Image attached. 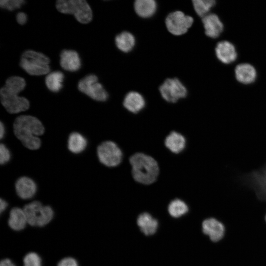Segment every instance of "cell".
<instances>
[{"label":"cell","mask_w":266,"mask_h":266,"mask_svg":"<svg viewBox=\"0 0 266 266\" xmlns=\"http://www.w3.org/2000/svg\"><path fill=\"white\" fill-rule=\"evenodd\" d=\"M8 203L7 202L2 199L0 200V212L2 213L7 208Z\"/></svg>","instance_id":"34"},{"label":"cell","mask_w":266,"mask_h":266,"mask_svg":"<svg viewBox=\"0 0 266 266\" xmlns=\"http://www.w3.org/2000/svg\"><path fill=\"white\" fill-rule=\"evenodd\" d=\"M16 18L17 22L20 25L25 24L28 20L27 14L23 12L18 13L16 15Z\"/></svg>","instance_id":"32"},{"label":"cell","mask_w":266,"mask_h":266,"mask_svg":"<svg viewBox=\"0 0 266 266\" xmlns=\"http://www.w3.org/2000/svg\"><path fill=\"white\" fill-rule=\"evenodd\" d=\"M60 65L67 71H76L81 66V59L78 53L72 50H64L60 54Z\"/></svg>","instance_id":"16"},{"label":"cell","mask_w":266,"mask_h":266,"mask_svg":"<svg viewBox=\"0 0 266 266\" xmlns=\"http://www.w3.org/2000/svg\"><path fill=\"white\" fill-rule=\"evenodd\" d=\"M5 133V126H4V124L2 122H0V137L1 139L2 138L4 137Z\"/></svg>","instance_id":"35"},{"label":"cell","mask_w":266,"mask_h":266,"mask_svg":"<svg viewBox=\"0 0 266 266\" xmlns=\"http://www.w3.org/2000/svg\"><path fill=\"white\" fill-rule=\"evenodd\" d=\"M0 266H16L9 259H4L0 261Z\"/></svg>","instance_id":"33"},{"label":"cell","mask_w":266,"mask_h":266,"mask_svg":"<svg viewBox=\"0 0 266 266\" xmlns=\"http://www.w3.org/2000/svg\"><path fill=\"white\" fill-rule=\"evenodd\" d=\"M169 215L174 218H178L188 212L187 204L182 200L176 199L171 201L167 207Z\"/></svg>","instance_id":"26"},{"label":"cell","mask_w":266,"mask_h":266,"mask_svg":"<svg viewBox=\"0 0 266 266\" xmlns=\"http://www.w3.org/2000/svg\"><path fill=\"white\" fill-rule=\"evenodd\" d=\"M165 22L170 33L174 35H181L185 33L192 26L194 19L181 11H175L167 16Z\"/></svg>","instance_id":"10"},{"label":"cell","mask_w":266,"mask_h":266,"mask_svg":"<svg viewBox=\"0 0 266 266\" xmlns=\"http://www.w3.org/2000/svg\"><path fill=\"white\" fill-rule=\"evenodd\" d=\"M202 22L205 34L210 38L218 37L223 31V23L215 13H209L202 18Z\"/></svg>","instance_id":"14"},{"label":"cell","mask_w":266,"mask_h":266,"mask_svg":"<svg viewBox=\"0 0 266 266\" xmlns=\"http://www.w3.org/2000/svg\"><path fill=\"white\" fill-rule=\"evenodd\" d=\"M24 3V0H1L0 1V7L9 11L20 8Z\"/></svg>","instance_id":"29"},{"label":"cell","mask_w":266,"mask_h":266,"mask_svg":"<svg viewBox=\"0 0 266 266\" xmlns=\"http://www.w3.org/2000/svg\"><path fill=\"white\" fill-rule=\"evenodd\" d=\"M186 139L181 133L173 131L166 138L165 144L166 147L171 152L178 154L185 148Z\"/></svg>","instance_id":"20"},{"label":"cell","mask_w":266,"mask_h":266,"mask_svg":"<svg viewBox=\"0 0 266 266\" xmlns=\"http://www.w3.org/2000/svg\"><path fill=\"white\" fill-rule=\"evenodd\" d=\"M123 105L129 111L137 113L145 107V101L140 94L137 92L131 91L125 96Z\"/></svg>","instance_id":"18"},{"label":"cell","mask_w":266,"mask_h":266,"mask_svg":"<svg viewBox=\"0 0 266 266\" xmlns=\"http://www.w3.org/2000/svg\"><path fill=\"white\" fill-rule=\"evenodd\" d=\"M136 223L140 231L145 235L154 234L158 227V221L147 212L141 213L137 218Z\"/></svg>","instance_id":"19"},{"label":"cell","mask_w":266,"mask_h":266,"mask_svg":"<svg viewBox=\"0 0 266 266\" xmlns=\"http://www.w3.org/2000/svg\"><path fill=\"white\" fill-rule=\"evenodd\" d=\"M15 190L19 198L23 200H28L32 198L35 195L37 186L32 178L23 176L16 181Z\"/></svg>","instance_id":"15"},{"label":"cell","mask_w":266,"mask_h":266,"mask_svg":"<svg viewBox=\"0 0 266 266\" xmlns=\"http://www.w3.org/2000/svg\"><path fill=\"white\" fill-rule=\"evenodd\" d=\"M97 155L102 164L110 167L118 166L123 159L121 149L112 141H106L100 144L97 148Z\"/></svg>","instance_id":"8"},{"label":"cell","mask_w":266,"mask_h":266,"mask_svg":"<svg viewBox=\"0 0 266 266\" xmlns=\"http://www.w3.org/2000/svg\"><path fill=\"white\" fill-rule=\"evenodd\" d=\"M115 42L117 48L124 53L131 51L135 44L134 35L131 33L124 31L117 35Z\"/></svg>","instance_id":"24"},{"label":"cell","mask_w":266,"mask_h":266,"mask_svg":"<svg viewBox=\"0 0 266 266\" xmlns=\"http://www.w3.org/2000/svg\"><path fill=\"white\" fill-rule=\"evenodd\" d=\"M202 233L209 236L213 242L220 240L225 233V227L219 221L214 218L205 219L202 223Z\"/></svg>","instance_id":"12"},{"label":"cell","mask_w":266,"mask_h":266,"mask_svg":"<svg viewBox=\"0 0 266 266\" xmlns=\"http://www.w3.org/2000/svg\"><path fill=\"white\" fill-rule=\"evenodd\" d=\"M23 210L28 223L32 226L43 227L48 224L54 216V211L50 206L43 205L38 201L26 204Z\"/></svg>","instance_id":"6"},{"label":"cell","mask_w":266,"mask_h":266,"mask_svg":"<svg viewBox=\"0 0 266 266\" xmlns=\"http://www.w3.org/2000/svg\"><path fill=\"white\" fill-rule=\"evenodd\" d=\"M87 143V139L82 134L73 132L68 136L67 147L71 153L79 154L85 150Z\"/></svg>","instance_id":"23"},{"label":"cell","mask_w":266,"mask_h":266,"mask_svg":"<svg viewBox=\"0 0 266 266\" xmlns=\"http://www.w3.org/2000/svg\"><path fill=\"white\" fill-rule=\"evenodd\" d=\"M265 220H266V216H265Z\"/></svg>","instance_id":"36"},{"label":"cell","mask_w":266,"mask_h":266,"mask_svg":"<svg viewBox=\"0 0 266 266\" xmlns=\"http://www.w3.org/2000/svg\"><path fill=\"white\" fill-rule=\"evenodd\" d=\"M192 2L195 12L202 18L209 14L210 9L216 4L215 0H194Z\"/></svg>","instance_id":"27"},{"label":"cell","mask_w":266,"mask_h":266,"mask_svg":"<svg viewBox=\"0 0 266 266\" xmlns=\"http://www.w3.org/2000/svg\"><path fill=\"white\" fill-rule=\"evenodd\" d=\"M78 88L80 92L96 101H104L108 97L107 91L98 82V78L95 74H89L81 79L78 82Z\"/></svg>","instance_id":"9"},{"label":"cell","mask_w":266,"mask_h":266,"mask_svg":"<svg viewBox=\"0 0 266 266\" xmlns=\"http://www.w3.org/2000/svg\"><path fill=\"white\" fill-rule=\"evenodd\" d=\"M44 127L37 118L31 115H20L13 123L15 135L23 145L30 150H36L41 146L39 136L44 133Z\"/></svg>","instance_id":"1"},{"label":"cell","mask_w":266,"mask_h":266,"mask_svg":"<svg viewBox=\"0 0 266 266\" xmlns=\"http://www.w3.org/2000/svg\"><path fill=\"white\" fill-rule=\"evenodd\" d=\"M56 6L61 13L73 14L81 23H88L92 19V9L85 0H58Z\"/></svg>","instance_id":"5"},{"label":"cell","mask_w":266,"mask_h":266,"mask_svg":"<svg viewBox=\"0 0 266 266\" xmlns=\"http://www.w3.org/2000/svg\"><path fill=\"white\" fill-rule=\"evenodd\" d=\"M159 91L162 98L169 102H176L187 95L186 87L176 78L165 80L160 86Z\"/></svg>","instance_id":"11"},{"label":"cell","mask_w":266,"mask_h":266,"mask_svg":"<svg viewBox=\"0 0 266 266\" xmlns=\"http://www.w3.org/2000/svg\"><path fill=\"white\" fill-rule=\"evenodd\" d=\"M234 75L236 80L243 84L253 83L257 78L255 68L249 63L237 65L234 69Z\"/></svg>","instance_id":"17"},{"label":"cell","mask_w":266,"mask_h":266,"mask_svg":"<svg viewBox=\"0 0 266 266\" xmlns=\"http://www.w3.org/2000/svg\"><path fill=\"white\" fill-rule=\"evenodd\" d=\"M157 8V2L154 0H136L134 3L135 13L143 18L152 17L155 13Z\"/></svg>","instance_id":"21"},{"label":"cell","mask_w":266,"mask_h":266,"mask_svg":"<svg viewBox=\"0 0 266 266\" xmlns=\"http://www.w3.org/2000/svg\"><path fill=\"white\" fill-rule=\"evenodd\" d=\"M11 154L8 148L4 144L0 145V163L4 165L10 160Z\"/></svg>","instance_id":"30"},{"label":"cell","mask_w":266,"mask_h":266,"mask_svg":"<svg viewBox=\"0 0 266 266\" xmlns=\"http://www.w3.org/2000/svg\"><path fill=\"white\" fill-rule=\"evenodd\" d=\"M130 163L132 176L136 182L149 185L157 180L159 167L153 157L143 153H136L130 157Z\"/></svg>","instance_id":"3"},{"label":"cell","mask_w":266,"mask_h":266,"mask_svg":"<svg viewBox=\"0 0 266 266\" xmlns=\"http://www.w3.org/2000/svg\"><path fill=\"white\" fill-rule=\"evenodd\" d=\"M64 75L61 71H55L49 72L45 77V84L51 92H59L63 87Z\"/></svg>","instance_id":"25"},{"label":"cell","mask_w":266,"mask_h":266,"mask_svg":"<svg viewBox=\"0 0 266 266\" xmlns=\"http://www.w3.org/2000/svg\"><path fill=\"white\" fill-rule=\"evenodd\" d=\"M24 266H41V259L34 252L28 253L23 259Z\"/></svg>","instance_id":"28"},{"label":"cell","mask_w":266,"mask_h":266,"mask_svg":"<svg viewBox=\"0 0 266 266\" xmlns=\"http://www.w3.org/2000/svg\"><path fill=\"white\" fill-rule=\"evenodd\" d=\"M49 58L43 54L28 50L22 55L20 66L30 75H42L49 73Z\"/></svg>","instance_id":"4"},{"label":"cell","mask_w":266,"mask_h":266,"mask_svg":"<svg viewBox=\"0 0 266 266\" xmlns=\"http://www.w3.org/2000/svg\"><path fill=\"white\" fill-rule=\"evenodd\" d=\"M57 266H78V264L75 259L66 257L60 261Z\"/></svg>","instance_id":"31"},{"label":"cell","mask_w":266,"mask_h":266,"mask_svg":"<svg viewBox=\"0 0 266 266\" xmlns=\"http://www.w3.org/2000/svg\"><path fill=\"white\" fill-rule=\"evenodd\" d=\"M25 86L26 82L23 78L12 76L6 79L5 85L0 89L1 103L9 113H18L29 108V100L24 97L18 96Z\"/></svg>","instance_id":"2"},{"label":"cell","mask_w":266,"mask_h":266,"mask_svg":"<svg viewBox=\"0 0 266 266\" xmlns=\"http://www.w3.org/2000/svg\"><path fill=\"white\" fill-rule=\"evenodd\" d=\"M28 223L26 214L23 209L15 207L9 213L8 224L11 229L19 231L24 229Z\"/></svg>","instance_id":"22"},{"label":"cell","mask_w":266,"mask_h":266,"mask_svg":"<svg viewBox=\"0 0 266 266\" xmlns=\"http://www.w3.org/2000/svg\"><path fill=\"white\" fill-rule=\"evenodd\" d=\"M215 52L217 59L226 64L233 62L237 56L235 46L227 40L218 42L215 48Z\"/></svg>","instance_id":"13"},{"label":"cell","mask_w":266,"mask_h":266,"mask_svg":"<svg viewBox=\"0 0 266 266\" xmlns=\"http://www.w3.org/2000/svg\"><path fill=\"white\" fill-rule=\"evenodd\" d=\"M243 184L252 189L259 199L266 201V164L240 177Z\"/></svg>","instance_id":"7"}]
</instances>
